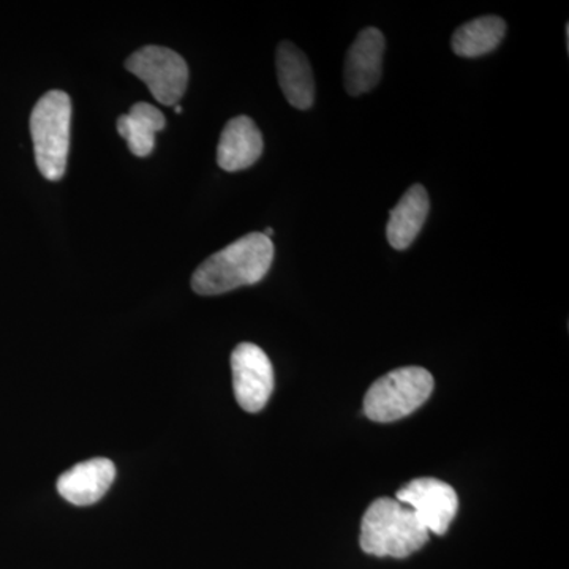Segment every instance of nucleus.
Listing matches in <instances>:
<instances>
[{
    "mask_svg": "<svg viewBox=\"0 0 569 569\" xmlns=\"http://www.w3.org/2000/svg\"><path fill=\"white\" fill-rule=\"evenodd\" d=\"M167 119L159 108L140 102L130 108L129 114L118 119V132L129 144V151L137 157L151 156L156 146V133L164 129Z\"/></svg>",
    "mask_w": 569,
    "mask_h": 569,
    "instance_id": "nucleus-13",
    "label": "nucleus"
},
{
    "mask_svg": "<svg viewBox=\"0 0 569 569\" xmlns=\"http://www.w3.org/2000/svg\"><path fill=\"white\" fill-rule=\"evenodd\" d=\"M427 541L429 530L413 509L392 498H378L362 518L359 545L369 556L407 559Z\"/></svg>",
    "mask_w": 569,
    "mask_h": 569,
    "instance_id": "nucleus-2",
    "label": "nucleus"
},
{
    "mask_svg": "<svg viewBox=\"0 0 569 569\" xmlns=\"http://www.w3.org/2000/svg\"><path fill=\"white\" fill-rule=\"evenodd\" d=\"M276 66L280 89L288 102L298 110L312 108L316 102V80L305 52L290 41H283L277 48Z\"/></svg>",
    "mask_w": 569,
    "mask_h": 569,
    "instance_id": "nucleus-11",
    "label": "nucleus"
},
{
    "mask_svg": "<svg viewBox=\"0 0 569 569\" xmlns=\"http://www.w3.org/2000/svg\"><path fill=\"white\" fill-rule=\"evenodd\" d=\"M266 238L271 239V236L274 234V230L272 228H266L264 233Z\"/></svg>",
    "mask_w": 569,
    "mask_h": 569,
    "instance_id": "nucleus-15",
    "label": "nucleus"
},
{
    "mask_svg": "<svg viewBox=\"0 0 569 569\" xmlns=\"http://www.w3.org/2000/svg\"><path fill=\"white\" fill-rule=\"evenodd\" d=\"M397 501L413 509L426 529L436 535L447 533L458 512V493L436 478H419L397 492Z\"/></svg>",
    "mask_w": 569,
    "mask_h": 569,
    "instance_id": "nucleus-7",
    "label": "nucleus"
},
{
    "mask_svg": "<svg viewBox=\"0 0 569 569\" xmlns=\"http://www.w3.org/2000/svg\"><path fill=\"white\" fill-rule=\"evenodd\" d=\"M174 111L178 112V114H179V112H182V108L181 107H176Z\"/></svg>",
    "mask_w": 569,
    "mask_h": 569,
    "instance_id": "nucleus-16",
    "label": "nucleus"
},
{
    "mask_svg": "<svg viewBox=\"0 0 569 569\" xmlns=\"http://www.w3.org/2000/svg\"><path fill=\"white\" fill-rule=\"evenodd\" d=\"M236 400L242 410L258 413L274 391V369L268 355L253 343H241L231 355Z\"/></svg>",
    "mask_w": 569,
    "mask_h": 569,
    "instance_id": "nucleus-6",
    "label": "nucleus"
},
{
    "mask_svg": "<svg viewBox=\"0 0 569 569\" xmlns=\"http://www.w3.org/2000/svg\"><path fill=\"white\" fill-rule=\"evenodd\" d=\"M263 134L247 116H238L224 126L217 146V163L228 173L247 170L263 153Z\"/></svg>",
    "mask_w": 569,
    "mask_h": 569,
    "instance_id": "nucleus-9",
    "label": "nucleus"
},
{
    "mask_svg": "<svg viewBox=\"0 0 569 569\" xmlns=\"http://www.w3.org/2000/svg\"><path fill=\"white\" fill-rule=\"evenodd\" d=\"M272 260L271 239L263 233L242 236L198 266L192 276V290L201 296H216L258 283L268 274Z\"/></svg>",
    "mask_w": 569,
    "mask_h": 569,
    "instance_id": "nucleus-1",
    "label": "nucleus"
},
{
    "mask_svg": "<svg viewBox=\"0 0 569 569\" xmlns=\"http://www.w3.org/2000/svg\"><path fill=\"white\" fill-rule=\"evenodd\" d=\"M430 211L429 193L425 187L411 186L389 213L387 236L396 250H407L421 233Z\"/></svg>",
    "mask_w": 569,
    "mask_h": 569,
    "instance_id": "nucleus-12",
    "label": "nucleus"
},
{
    "mask_svg": "<svg viewBox=\"0 0 569 569\" xmlns=\"http://www.w3.org/2000/svg\"><path fill=\"white\" fill-rule=\"evenodd\" d=\"M127 70L146 82L153 99L176 104L189 84V67L181 56L168 48L151 47L134 51L126 62Z\"/></svg>",
    "mask_w": 569,
    "mask_h": 569,
    "instance_id": "nucleus-5",
    "label": "nucleus"
},
{
    "mask_svg": "<svg viewBox=\"0 0 569 569\" xmlns=\"http://www.w3.org/2000/svg\"><path fill=\"white\" fill-rule=\"evenodd\" d=\"M385 43L383 33L376 28H367L358 33L347 52L343 81L350 96H362L372 91L380 82L383 71Z\"/></svg>",
    "mask_w": 569,
    "mask_h": 569,
    "instance_id": "nucleus-8",
    "label": "nucleus"
},
{
    "mask_svg": "<svg viewBox=\"0 0 569 569\" xmlns=\"http://www.w3.org/2000/svg\"><path fill=\"white\" fill-rule=\"evenodd\" d=\"M433 391V377L422 367L392 370L367 391L365 413L376 422H392L425 406Z\"/></svg>",
    "mask_w": 569,
    "mask_h": 569,
    "instance_id": "nucleus-4",
    "label": "nucleus"
},
{
    "mask_svg": "<svg viewBox=\"0 0 569 569\" xmlns=\"http://www.w3.org/2000/svg\"><path fill=\"white\" fill-rule=\"evenodd\" d=\"M114 478L116 467L110 459L86 460L59 478L58 490L71 505L89 507L108 492Z\"/></svg>",
    "mask_w": 569,
    "mask_h": 569,
    "instance_id": "nucleus-10",
    "label": "nucleus"
},
{
    "mask_svg": "<svg viewBox=\"0 0 569 569\" xmlns=\"http://www.w3.org/2000/svg\"><path fill=\"white\" fill-rule=\"evenodd\" d=\"M70 97L50 91L37 102L31 114V133L36 162L48 181H59L66 174L70 149Z\"/></svg>",
    "mask_w": 569,
    "mask_h": 569,
    "instance_id": "nucleus-3",
    "label": "nucleus"
},
{
    "mask_svg": "<svg viewBox=\"0 0 569 569\" xmlns=\"http://www.w3.org/2000/svg\"><path fill=\"white\" fill-rule=\"evenodd\" d=\"M507 22L498 17H481L460 26L451 40L452 51L460 58L473 59L500 47Z\"/></svg>",
    "mask_w": 569,
    "mask_h": 569,
    "instance_id": "nucleus-14",
    "label": "nucleus"
}]
</instances>
